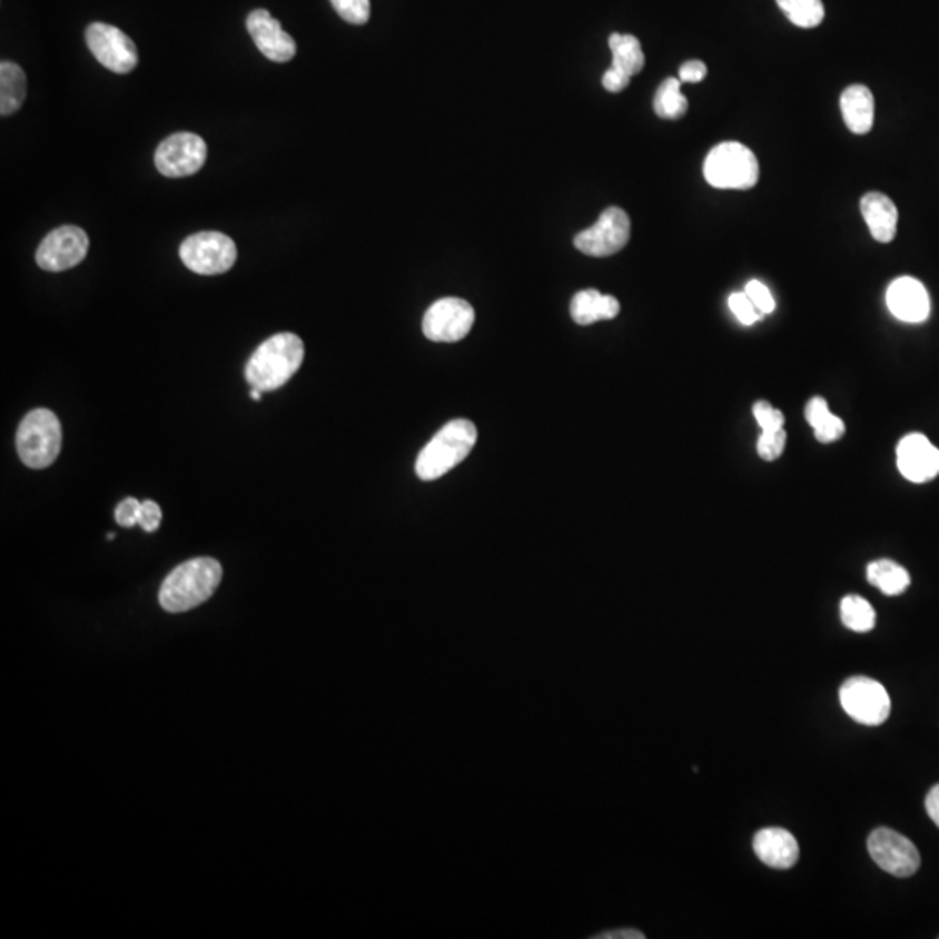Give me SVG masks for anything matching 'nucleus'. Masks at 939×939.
<instances>
[{
	"mask_svg": "<svg viewBox=\"0 0 939 939\" xmlns=\"http://www.w3.org/2000/svg\"><path fill=\"white\" fill-rule=\"evenodd\" d=\"M784 446H787V432L772 431L762 432L761 437L757 441V453L764 462H774L783 454Z\"/></svg>",
	"mask_w": 939,
	"mask_h": 939,
	"instance_id": "obj_29",
	"label": "nucleus"
},
{
	"mask_svg": "<svg viewBox=\"0 0 939 939\" xmlns=\"http://www.w3.org/2000/svg\"><path fill=\"white\" fill-rule=\"evenodd\" d=\"M247 32L265 58L275 63H287L296 57V42L284 32L279 21L265 9H256L247 17Z\"/></svg>",
	"mask_w": 939,
	"mask_h": 939,
	"instance_id": "obj_14",
	"label": "nucleus"
},
{
	"mask_svg": "<svg viewBox=\"0 0 939 939\" xmlns=\"http://www.w3.org/2000/svg\"><path fill=\"white\" fill-rule=\"evenodd\" d=\"M630 228L629 215L621 207H607L597 224L574 237V247L593 258L616 255L629 244Z\"/></svg>",
	"mask_w": 939,
	"mask_h": 939,
	"instance_id": "obj_8",
	"label": "nucleus"
},
{
	"mask_svg": "<svg viewBox=\"0 0 939 939\" xmlns=\"http://www.w3.org/2000/svg\"><path fill=\"white\" fill-rule=\"evenodd\" d=\"M207 145L194 132H175L156 150V168L166 178H185L202 169Z\"/></svg>",
	"mask_w": 939,
	"mask_h": 939,
	"instance_id": "obj_11",
	"label": "nucleus"
},
{
	"mask_svg": "<svg viewBox=\"0 0 939 939\" xmlns=\"http://www.w3.org/2000/svg\"><path fill=\"white\" fill-rule=\"evenodd\" d=\"M805 419L814 431V437L823 444L839 441L846 434V425L830 411L823 397H812L805 406Z\"/></svg>",
	"mask_w": 939,
	"mask_h": 939,
	"instance_id": "obj_23",
	"label": "nucleus"
},
{
	"mask_svg": "<svg viewBox=\"0 0 939 939\" xmlns=\"http://www.w3.org/2000/svg\"><path fill=\"white\" fill-rule=\"evenodd\" d=\"M610 48L613 52V65L626 76L633 77L644 68L645 57L637 37L629 33H613L610 37Z\"/></svg>",
	"mask_w": 939,
	"mask_h": 939,
	"instance_id": "obj_24",
	"label": "nucleus"
},
{
	"mask_svg": "<svg viewBox=\"0 0 939 939\" xmlns=\"http://www.w3.org/2000/svg\"><path fill=\"white\" fill-rule=\"evenodd\" d=\"M898 468L907 481L923 484L939 474V449L926 435L910 434L896 449Z\"/></svg>",
	"mask_w": 939,
	"mask_h": 939,
	"instance_id": "obj_15",
	"label": "nucleus"
},
{
	"mask_svg": "<svg viewBox=\"0 0 939 939\" xmlns=\"http://www.w3.org/2000/svg\"><path fill=\"white\" fill-rule=\"evenodd\" d=\"M330 4L347 23L364 24L369 21V0H330Z\"/></svg>",
	"mask_w": 939,
	"mask_h": 939,
	"instance_id": "obj_28",
	"label": "nucleus"
},
{
	"mask_svg": "<svg viewBox=\"0 0 939 939\" xmlns=\"http://www.w3.org/2000/svg\"><path fill=\"white\" fill-rule=\"evenodd\" d=\"M867 580L870 585L879 589L883 595L896 597L907 592L910 586V574L903 565L896 564L889 559L870 562L867 567Z\"/></svg>",
	"mask_w": 939,
	"mask_h": 939,
	"instance_id": "obj_22",
	"label": "nucleus"
},
{
	"mask_svg": "<svg viewBox=\"0 0 939 939\" xmlns=\"http://www.w3.org/2000/svg\"><path fill=\"white\" fill-rule=\"evenodd\" d=\"M753 851L768 867L789 870L799 860V844L795 837L784 828H764L753 837Z\"/></svg>",
	"mask_w": 939,
	"mask_h": 939,
	"instance_id": "obj_17",
	"label": "nucleus"
},
{
	"mask_svg": "<svg viewBox=\"0 0 939 939\" xmlns=\"http://www.w3.org/2000/svg\"><path fill=\"white\" fill-rule=\"evenodd\" d=\"M27 98V77L21 67L12 61L0 63V113L12 116L20 110Z\"/></svg>",
	"mask_w": 939,
	"mask_h": 939,
	"instance_id": "obj_21",
	"label": "nucleus"
},
{
	"mask_svg": "<svg viewBox=\"0 0 939 939\" xmlns=\"http://www.w3.org/2000/svg\"><path fill=\"white\" fill-rule=\"evenodd\" d=\"M179 258L194 274H225L237 261V246L221 231H199L179 246Z\"/></svg>",
	"mask_w": 939,
	"mask_h": 939,
	"instance_id": "obj_6",
	"label": "nucleus"
},
{
	"mask_svg": "<svg viewBox=\"0 0 939 939\" xmlns=\"http://www.w3.org/2000/svg\"><path fill=\"white\" fill-rule=\"evenodd\" d=\"M840 704L852 721L880 725L891 715V696L880 682L868 676H851L839 691Z\"/></svg>",
	"mask_w": 939,
	"mask_h": 939,
	"instance_id": "obj_7",
	"label": "nucleus"
},
{
	"mask_svg": "<svg viewBox=\"0 0 939 939\" xmlns=\"http://www.w3.org/2000/svg\"><path fill=\"white\" fill-rule=\"evenodd\" d=\"M620 302L614 296L602 295L597 289L576 293L571 299V317L580 326L616 319Z\"/></svg>",
	"mask_w": 939,
	"mask_h": 939,
	"instance_id": "obj_20",
	"label": "nucleus"
},
{
	"mask_svg": "<svg viewBox=\"0 0 939 939\" xmlns=\"http://www.w3.org/2000/svg\"><path fill=\"white\" fill-rule=\"evenodd\" d=\"M224 577L216 559L197 557L179 564L160 586L159 602L168 613H185L211 599Z\"/></svg>",
	"mask_w": 939,
	"mask_h": 939,
	"instance_id": "obj_1",
	"label": "nucleus"
},
{
	"mask_svg": "<svg viewBox=\"0 0 939 939\" xmlns=\"http://www.w3.org/2000/svg\"><path fill=\"white\" fill-rule=\"evenodd\" d=\"M682 82L676 77L663 80L654 96V112L661 119L676 120L685 116L689 103L688 98L682 95Z\"/></svg>",
	"mask_w": 939,
	"mask_h": 939,
	"instance_id": "obj_25",
	"label": "nucleus"
},
{
	"mask_svg": "<svg viewBox=\"0 0 939 939\" xmlns=\"http://www.w3.org/2000/svg\"><path fill=\"white\" fill-rule=\"evenodd\" d=\"M753 416L761 426L762 432L783 431L784 416L777 407H772L768 401H759L753 404Z\"/></svg>",
	"mask_w": 939,
	"mask_h": 939,
	"instance_id": "obj_31",
	"label": "nucleus"
},
{
	"mask_svg": "<svg viewBox=\"0 0 939 939\" xmlns=\"http://www.w3.org/2000/svg\"><path fill=\"white\" fill-rule=\"evenodd\" d=\"M86 42L92 57L113 73H129L138 67L135 42L122 30L107 23H91L86 30Z\"/></svg>",
	"mask_w": 939,
	"mask_h": 939,
	"instance_id": "obj_12",
	"label": "nucleus"
},
{
	"mask_svg": "<svg viewBox=\"0 0 939 939\" xmlns=\"http://www.w3.org/2000/svg\"><path fill=\"white\" fill-rule=\"evenodd\" d=\"M729 308L733 312L734 317L740 320L743 326H752L757 320H761L764 315L757 310L752 299L747 296V293H734L729 296Z\"/></svg>",
	"mask_w": 939,
	"mask_h": 939,
	"instance_id": "obj_30",
	"label": "nucleus"
},
{
	"mask_svg": "<svg viewBox=\"0 0 939 939\" xmlns=\"http://www.w3.org/2000/svg\"><path fill=\"white\" fill-rule=\"evenodd\" d=\"M599 938L610 939H644L645 936L641 931H633V929H623V931L607 932V935L599 936Z\"/></svg>",
	"mask_w": 939,
	"mask_h": 939,
	"instance_id": "obj_38",
	"label": "nucleus"
},
{
	"mask_svg": "<svg viewBox=\"0 0 939 939\" xmlns=\"http://www.w3.org/2000/svg\"><path fill=\"white\" fill-rule=\"evenodd\" d=\"M477 442V428L470 419H454L442 426L416 459V475L432 482L466 459Z\"/></svg>",
	"mask_w": 939,
	"mask_h": 939,
	"instance_id": "obj_3",
	"label": "nucleus"
},
{
	"mask_svg": "<svg viewBox=\"0 0 939 939\" xmlns=\"http://www.w3.org/2000/svg\"><path fill=\"white\" fill-rule=\"evenodd\" d=\"M781 11L800 29H814L824 18L821 0H777Z\"/></svg>",
	"mask_w": 939,
	"mask_h": 939,
	"instance_id": "obj_27",
	"label": "nucleus"
},
{
	"mask_svg": "<svg viewBox=\"0 0 939 939\" xmlns=\"http://www.w3.org/2000/svg\"><path fill=\"white\" fill-rule=\"evenodd\" d=\"M140 506L141 502L136 498L122 500L116 508L117 524L122 527L136 526L138 517H140Z\"/></svg>",
	"mask_w": 939,
	"mask_h": 939,
	"instance_id": "obj_34",
	"label": "nucleus"
},
{
	"mask_svg": "<svg viewBox=\"0 0 939 939\" xmlns=\"http://www.w3.org/2000/svg\"><path fill=\"white\" fill-rule=\"evenodd\" d=\"M89 251V237L82 228L73 225L52 230L46 235L37 249V265L46 271H65L85 261Z\"/></svg>",
	"mask_w": 939,
	"mask_h": 939,
	"instance_id": "obj_13",
	"label": "nucleus"
},
{
	"mask_svg": "<svg viewBox=\"0 0 939 939\" xmlns=\"http://www.w3.org/2000/svg\"><path fill=\"white\" fill-rule=\"evenodd\" d=\"M840 110H842L846 126L854 135H867L872 129L876 100L867 86H849L840 96Z\"/></svg>",
	"mask_w": 939,
	"mask_h": 939,
	"instance_id": "obj_19",
	"label": "nucleus"
},
{
	"mask_svg": "<svg viewBox=\"0 0 939 939\" xmlns=\"http://www.w3.org/2000/svg\"><path fill=\"white\" fill-rule=\"evenodd\" d=\"M926 811L929 818L935 821L936 827L939 828V784L932 787L931 792L926 797Z\"/></svg>",
	"mask_w": 939,
	"mask_h": 939,
	"instance_id": "obj_37",
	"label": "nucleus"
},
{
	"mask_svg": "<svg viewBox=\"0 0 939 939\" xmlns=\"http://www.w3.org/2000/svg\"><path fill=\"white\" fill-rule=\"evenodd\" d=\"M759 172L755 154L738 141L716 145L703 164L704 179L722 190H750L759 181Z\"/></svg>",
	"mask_w": 939,
	"mask_h": 939,
	"instance_id": "obj_5",
	"label": "nucleus"
},
{
	"mask_svg": "<svg viewBox=\"0 0 939 939\" xmlns=\"http://www.w3.org/2000/svg\"><path fill=\"white\" fill-rule=\"evenodd\" d=\"M888 307L896 319L919 324L931 314V299L922 283L913 277H900L889 286Z\"/></svg>",
	"mask_w": 939,
	"mask_h": 939,
	"instance_id": "obj_16",
	"label": "nucleus"
},
{
	"mask_svg": "<svg viewBox=\"0 0 939 939\" xmlns=\"http://www.w3.org/2000/svg\"><path fill=\"white\" fill-rule=\"evenodd\" d=\"M630 79H632V77L626 76L625 72H621L617 68L611 67L610 70L604 73V77H602V86H604L605 91L621 92L630 85Z\"/></svg>",
	"mask_w": 939,
	"mask_h": 939,
	"instance_id": "obj_36",
	"label": "nucleus"
},
{
	"mask_svg": "<svg viewBox=\"0 0 939 939\" xmlns=\"http://www.w3.org/2000/svg\"><path fill=\"white\" fill-rule=\"evenodd\" d=\"M868 852L877 867L894 877H911L919 872L920 852L917 846L891 828H877L868 837Z\"/></svg>",
	"mask_w": 939,
	"mask_h": 939,
	"instance_id": "obj_9",
	"label": "nucleus"
},
{
	"mask_svg": "<svg viewBox=\"0 0 939 939\" xmlns=\"http://www.w3.org/2000/svg\"><path fill=\"white\" fill-rule=\"evenodd\" d=\"M861 215L877 243L888 244L898 230V209L888 196L880 191H868L860 202Z\"/></svg>",
	"mask_w": 939,
	"mask_h": 939,
	"instance_id": "obj_18",
	"label": "nucleus"
},
{
	"mask_svg": "<svg viewBox=\"0 0 939 939\" xmlns=\"http://www.w3.org/2000/svg\"><path fill=\"white\" fill-rule=\"evenodd\" d=\"M840 617L849 630L856 633L872 632L876 629L877 614L872 604L860 595H846L840 602Z\"/></svg>",
	"mask_w": 939,
	"mask_h": 939,
	"instance_id": "obj_26",
	"label": "nucleus"
},
{
	"mask_svg": "<svg viewBox=\"0 0 939 939\" xmlns=\"http://www.w3.org/2000/svg\"><path fill=\"white\" fill-rule=\"evenodd\" d=\"M744 293L752 299L753 305H755L757 310L761 312L762 315H769L774 312L777 308V302H774V296L771 295L768 287L764 284L759 283V280H750L744 287Z\"/></svg>",
	"mask_w": 939,
	"mask_h": 939,
	"instance_id": "obj_32",
	"label": "nucleus"
},
{
	"mask_svg": "<svg viewBox=\"0 0 939 939\" xmlns=\"http://www.w3.org/2000/svg\"><path fill=\"white\" fill-rule=\"evenodd\" d=\"M160 522H162V510H160V506L156 502H151V500L141 502L138 526L144 527V531H147V533H156L160 527Z\"/></svg>",
	"mask_w": 939,
	"mask_h": 939,
	"instance_id": "obj_33",
	"label": "nucleus"
},
{
	"mask_svg": "<svg viewBox=\"0 0 939 939\" xmlns=\"http://www.w3.org/2000/svg\"><path fill=\"white\" fill-rule=\"evenodd\" d=\"M305 358L299 336L279 333L259 345L246 366V379L261 392L277 391L298 373Z\"/></svg>",
	"mask_w": 939,
	"mask_h": 939,
	"instance_id": "obj_2",
	"label": "nucleus"
},
{
	"mask_svg": "<svg viewBox=\"0 0 939 939\" xmlns=\"http://www.w3.org/2000/svg\"><path fill=\"white\" fill-rule=\"evenodd\" d=\"M249 395H251L253 401H261V395H264V392L258 391V388H251Z\"/></svg>",
	"mask_w": 939,
	"mask_h": 939,
	"instance_id": "obj_39",
	"label": "nucleus"
},
{
	"mask_svg": "<svg viewBox=\"0 0 939 939\" xmlns=\"http://www.w3.org/2000/svg\"><path fill=\"white\" fill-rule=\"evenodd\" d=\"M706 73H709V68L703 61L691 60L682 65L681 70H679V79H681L682 85H698L706 77Z\"/></svg>",
	"mask_w": 939,
	"mask_h": 939,
	"instance_id": "obj_35",
	"label": "nucleus"
},
{
	"mask_svg": "<svg viewBox=\"0 0 939 939\" xmlns=\"http://www.w3.org/2000/svg\"><path fill=\"white\" fill-rule=\"evenodd\" d=\"M475 312L462 298H442L423 317V335L435 343L462 342L474 327Z\"/></svg>",
	"mask_w": 939,
	"mask_h": 939,
	"instance_id": "obj_10",
	"label": "nucleus"
},
{
	"mask_svg": "<svg viewBox=\"0 0 939 939\" xmlns=\"http://www.w3.org/2000/svg\"><path fill=\"white\" fill-rule=\"evenodd\" d=\"M63 444V431L57 414L36 409L24 416L17 432V449L29 468L42 470L57 462Z\"/></svg>",
	"mask_w": 939,
	"mask_h": 939,
	"instance_id": "obj_4",
	"label": "nucleus"
}]
</instances>
